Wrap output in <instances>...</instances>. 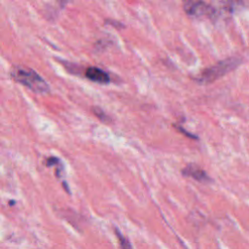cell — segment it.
<instances>
[{"mask_svg": "<svg viewBox=\"0 0 249 249\" xmlns=\"http://www.w3.org/2000/svg\"><path fill=\"white\" fill-rule=\"evenodd\" d=\"M10 74L16 82L36 93H46L50 89L48 83L33 69L24 66H14Z\"/></svg>", "mask_w": 249, "mask_h": 249, "instance_id": "cell-1", "label": "cell"}, {"mask_svg": "<svg viewBox=\"0 0 249 249\" xmlns=\"http://www.w3.org/2000/svg\"><path fill=\"white\" fill-rule=\"evenodd\" d=\"M238 62L239 60L236 57H231V58H227L222 61H219L218 63L203 70L198 75L197 81L203 84L211 83L219 79L220 77L226 75L228 72L231 71L232 69H234L237 66Z\"/></svg>", "mask_w": 249, "mask_h": 249, "instance_id": "cell-2", "label": "cell"}, {"mask_svg": "<svg viewBox=\"0 0 249 249\" xmlns=\"http://www.w3.org/2000/svg\"><path fill=\"white\" fill-rule=\"evenodd\" d=\"M183 6L185 12L188 15L196 18H211L216 14V10L214 9V7L202 1H187L184 3Z\"/></svg>", "mask_w": 249, "mask_h": 249, "instance_id": "cell-3", "label": "cell"}, {"mask_svg": "<svg viewBox=\"0 0 249 249\" xmlns=\"http://www.w3.org/2000/svg\"><path fill=\"white\" fill-rule=\"evenodd\" d=\"M182 174L184 176L191 177L196 181L203 182V183L210 181V177L206 174V172L203 169H201L197 165L192 164V163L188 164L186 167H184L182 169Z\"/></svg>", "mask_w": 249, "mask_h": 249, "instance_id": "cell-4", "label": "cell"}, {"mask_svg": "<svg viewBox=\"0 0 249 249\" xmlns=\"http://www.w3.org/2000/svg\"><path fill=\"white\" fill-rule=\"evenodd\" d=\"M85 75L89 80L95 82V83L108 84L110 82L109 75L105 71H103L102 69H100L98 67L90 66V67L87 68Z\"/></svg>", "mask_w": 249, "mask_h": 249, "instance_id": "cell-5", "label": "cell"}, {"mask_svg": "<svg viewBox=\"0 0 249 249\" xmlns=\"http://www.w3.org/2000/svg\"><path fill=\"white\" fill-rule=\"evenodd\" d=\"M115 233H116L117 238L119 240L121 249H131V244H130L129 240L125 236H124L117 229L115 230Z\"/></svg>", "mask_w": 249, "mask_h": 249, "instance_id": "cell-6", "label": "cell"}, {"mask_svg": "<svg viewBox=\"0 0 249 249\" xmlns=\"http://www.w3.org/2000/svg\"><path fill=\"white\" fill-rule=\"evenodd\" d=\"M92 112L95 114V116L96 117H98L101 121H103V122H105V121H107L108 120V118H107V116H106V114L100 109V108H96V107H94V108H92Z\"/></svg>", "mask_w": 249, "mask_h": 249, "instance_id": "cell-7", "label": "cell"}, {"mask_svg": "<svg viewBox=\"0 0 249 249\" xmlns=\"http://www.w3.org/2000/svg\"><path fill=\"white\" fill-rule=\"evenodd\" d=\"M174 127L177 128L179 131H181L182 133H184L186 136H188V137H190V138H194V139H196V138H197L196 135H194V134H192V133H189L187 130H185V129H184L183 127H181V126H178V125H175V124H174Z\"/></svg>", "mask_w": 249, "mask_h": 249, "instance_id": "cell-8", "label": "cell"}]
</instances>
